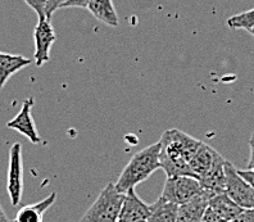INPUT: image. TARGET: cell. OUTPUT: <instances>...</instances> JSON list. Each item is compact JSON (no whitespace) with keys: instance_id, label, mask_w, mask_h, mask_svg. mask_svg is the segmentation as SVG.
<instances>
[{"instance_id":"cell-14","label":"cell","mask_w":254,"mask_h":222,"mask_svg":"<svg viewBox=\"0 0 254 222\" xmlns=\"http://www.w3.org/2000/svg\"><path fill=\"white\" fill-rule=\"evenodd\" d=\"M57 201V194L52 193L48 195L45 199L40 201L39 203L28 204V206L22 207L17 212V216L14 222H43L44 213L49 210Z\"/></svg>"},{"instance_id":"cell-4","label":"cell","mask_w":254,"mask_h":222,"mask_svg":"<svg viewBox=\"0 0 254 222\" xmlns=\"http://www.w3.org/2000/svg\"><path fill=\"white\" fill-rule=\"evenodd\" d=\"M201 193H207L200 181L192 176H167L161 197L177 206L189 202Z\"/></svg>"},{"instance_id":"cell-8","label":"cell","mask_w":254,"mask_h":222,"mask_svg":"<svg viewBox=\"0 0 254 222\" xmlns=\"http://www.w3.org/2000/svg\"><path fill=\"white\" fill-rule=\"evenodd\" d=\"M243 208L234 203L225 193L214 195L209 199L204 216L200 222H231Z\"/></svg>"},{"instance_id":"cell-25","label":"cell","mask_w":254,"mask_h":222,"mask_svg":"<svg viewBox=\"0 0 254 222\" xmlns=\"http://www.w3.org/2000/svg\"><path fill=\"white\" fill-rule=\"evenodd\" d=\"M248 32H249V34H251V35H253V36H254V27H253V28H252L251 31H248Z\"/></svg>"},{"instance_id":"cell-15","label":"cell","mask_w":254,"mask_h":222,"mask_svg":"<svg viewBox=\"0 0 254 222\" xmlns=\"http://www.w3.org/2000/svg\"><path fill=\"white\" fill-rule=\"evenodd\" d=\"M86 9L103 23L112 27L118 26V16L112 0H90Z\"/></svg>"},{"instance_id":"cell-16","label":"cell","mask_w":254,"mask_h":222,"mask_svg":"<svg viewBox=\"0 0 254 222\" xmlns=\"http://www.w3.org/2000/svg\"><path fill=\"white\" fill-rule=\"evenodd\" d=\"M179 206L159 197L150 204V216L148 222H177Z\"/></svg>"},{"instance_id":"cell-24","label":"cell","mask_w":254,"mask_h":222,"mask_svg":"<svg viewBox=\"0 0 254 222\" xmlns=\"http://www.w3.org/2000/svg\"><path fill=\"white\" fill-rule=\"evenodd\" d=\"M0 222H12V221H9V220L6 219L5 213H4V211H3V208H1V206H0Z\"/></svg>"},{"instance_id":"cell-10","label":"cell","mask_w":254,"mask_h":222,"mask_svg":"<svg viewBox=\"0 0 254 222\" xmlns=\"http://www.w3.org/2000/svg\"><path fill=\"white\" fill-rule=\"evenodd\" d=\"M34 104H35L34 98L25 99V102H23V104H22L18 114L6 124V127H8V129L18 131L21 135L26 136V138H27L32 144H40V143L43 142V139H41L39 133H37L36 126H35V122H34V118H32V114H31Z\"/></svg>"},{"instance_id":"cell-20","label":"cell","mask_w":254,"mask_h":222,"mask_svg":"<svg viewBox=\"0 0 254 222\" xmlns=\"http://www.w3.org/2000/svg\"><path fill=\"white\" fill-rule=\"evenodd\" d=\"M231 222H254V208L243 210Z\"/></svg>"},{"instance_id":"cell-1","label":"cell","mask_w":254,"mask_h":222,"mask_svg":"<svg viewBox=\"0 0 254 222\" xmlns=\"http://www.w3.org/2000/svg\"><path fill=\"white\" fill-rule=\"evenodd\" d=\"M159 143V168L167 176H192L189 163L198 150L200 140L181 130L171 129L162 134Z\"/></svg>"},{"instance_id":"cell-21","label":"cell","mask_w":254,"mask_h":222,"mask_svg":"<svg viewBox=\"0 0 254 222\" xmlns=\"http://www.w3.org/2000/svg\"><path fill=\"white\" fill-rule=\"evenodd\" d=\"M89 1L90 0H68L62 8H85L86 9Z\"/></svg>"},{"instance_id":"cell-11","label":"cell","mask_w":254,"mask_h":222,"mask_svg":"<svg viewBox=\"0 0 254 222\" xmlns=\"http://www.w3.org/2000/svg\"><path fill=\"white\" fill-rule=\"evenodd\" d=\"M150 216V204L140 199L135 189H130L125 194L124 203L118 221L120 222H148Z\"/></svg>"},{"instance_id":"cell-17","label":"cell","mask_w":254,"mask_h":222,"mask_svg":"<svg viewBox=\"0 0 254 222\" xmlns=\"http://www.w3.org/2000/svg\"><path fill=\"white\" fill-rule=\"evenodd\" d=\"M227 26L233 30H247L251 31L254 27V8L247 12L239 13L227 19Z\"/></svg>"},{"instance_id":"cell-3","label":"cell","mask_w":254,"mask_h":222,"mask_svg":"<svg viewBox=\"0 0 254 222\" xmlns=\"http://www.w3.org/2000/svg\"><path fill=\"white\" fill-rule=\"evenodd\" d=\"M124 199L125 194L116 189L115 184H108L100 191L80 222H117Z\"/></svg>"},{"instance_id":"cell-6","label":"cell","mask_w":254,"mask_h":222,"mask_svg":"<svg viewBox=\"0 0 254 222\" xmlns=\"http://www.w3.org/2000/svg\"><path fill=\"white\" fill-rule=\"evenodd\" d=\"M225 163H226V159L216 149L201 142L195 154L192 155L189 166L192 176L199 181H203L214 171L222 168Z\"/></svg>"},{"instance_id":"cell-7","label":"cell","mask_w":254,"mask_h":222,"mask_svg":"<svg viewBox=\"0 0 254 222\" xmlns=\"http://www.w3.org/2000/svg\"><path fill=\"white\" fill-rule=\"evenodd\" d=\"M6 189L12 206L21 203L23 193V164H22V147L16 143L10 147L9 166H8V181Z\"/></svg>"},{"instance_id":"cell-9","label":"cell","mask_w":254,"mask_h":222,"mask_svg":"<svg viewBox=\"0 0 254 222\" xmlns=\"http://www.w3.org/2000/svg\"><path fill=\"white\" fill-rule=\"evenodd\" d=\"M57 40L53 26L48 19H39L34 28L35 53L34 58L37 67H41L50 59V49Z\"/></svg>"},{"instance_id":"cell-27","label":"cell","mask_w":254,"mask_h":222,"mask_svg":"<svg viewBox=\"0 0 254 222\" xmlns=\"http://www.w3.org/2000/svg\"><path fill=\"white\" fill-rule=\"evenodd\" d=\"M13 222H14V221H13Z\"/></svg>"},{"instance_id":"cell-26","label":"cell","mask_w":254,"mask_h":222,"mask_svg":"<svg viewBox=\"0 0 254 222\" xmlns=\"http://www.w3.org/2000/svg\"><path fill=\"white\" fill-rule=\"evenodd\" d=\"M117 222H120V221H117Z\"/></svg>"},{"instance_id":"cell-19","label":"cell","mask_w":254,"mask_h":222,"mask_svg":"<svg viewBox=\"0 0 254 222\" xmlns=\"http://www.w3.org/2000/svg\"><path fill=\"white\" fill-rule=\"evenodd\" d=\"M68 0H48L47 6H45V14H47L48 21H52L54 12L58 10L59 8H62Z\"/></svg>"},{"instance_id":"cell-22","label":"cell","mask_w":254,"mask_h":222,"mask_svg":"<svg viewBox=\"0 0 254 222\" xmlns=\"http://www.w3.org/2000/svg\"><path fill=\"white\" fill-rule=\"evenodd\" d=\"M249 149H251V154H249L248 160V170L254 172V133L252 134L251 139H249Z\"/></svg>"},{"instance_id":"cell-18","label":"cell","mask_w":254,"mask_h":222,"mask_svg":"<svg viewBox=\"0 0 254 222\" xmlns=\"http://www.w3.org/2000/svg\"><path fill=\"white\" fill-rule=\"evenodd\" d=\"M27 5L34 10L37 14L39 19H47V14H45V6H47L48 0H25Z\"/></svg>"},{"instance_id":"cell-23","label":"cell","mask_w":254,"mask_h":222,"mask_svg":"<svg viewBox=\"0 0 254 222\" xmlns=\"http://www.w3.org/2000/svg\"><path fill=\"white\" fill-rule=\"evenodd\" d=\"M238 172H239V175L242 176V177H244V179L247 180V181H248L254 189V172H253V171H251V170H238Z\"/></svg>"},{"instance_id":"cell-12","label":"cell","mask_w":254,"mask_h":222,"mask_svg":"<svg viewBox=\"0 0 254 222\" xmlns=\"http://www.w3.org/2000/svg\"><path fill=\"white\" fill-rule=\"evenodd\" d=\"M211 198L208 193H201L189 202L180 204L177 211V222H200Z\"/></svg>"},{"instance_id":"cell-13","label":"cell","mask_w":254,"mask_h":222,"mask_svg":"<svg viewBox=\"0 0 254 222\" xmlns=\"http://www.w3.org/2000/svg\"><path fill=\"white\" fill-rule=\"evenodd\" d=\"M31 63V59L23 56L0 52V89H3L6 81L9 80L13 74L21 71L22 68L30 66Z\"/></svg>"},{"instance_id":"cell-5","label":"cell","mask_w":254,"mask_h":222,"mask_svg":"<svg viewBox=\"0 0 254 222\" xmlns=\"http://www.w3.org/2000/svg\"><path fill=\"white\" fill-rule=\"evenodd\" d=\"M225 175H226V185L225 194L242 207L243 210L254 208V189L244 177L239 175L238 170L233 163L226 160L225 163Z\"/></svg>"},{"instance_id":"cell-2","label":"cell","mask_w":254,"mask_h":222,"mask_svg":"<svg viewBox=\"0 0 254 222\" xmlns=\"http://www.w3.org/2000/svg\"><path fill=\"white\" fill-rule=\"evenodd\" d=\"M159 150L161 143L158 142L137 151L118 177L115 184L116 189L122 194H126L130 189H135L149 179L150 175L159 168Z\"/></svg>"}]
</instances>
